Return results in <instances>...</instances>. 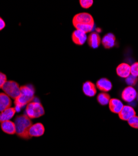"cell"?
Listing matches in <instances>:
<instances>
[{
  "instance_id": "6da1fadb",
  "label": "cell",
  "mask_w": 138,
  "mask_h": 156,
  "mask_svg": "<svg viewBox=\"0 0 138 156\" xmlns=\"http://www.w3.org/2000/svg\"><path fill=\"white\" fill-rule=\"evenodd\" d=\"M72 24L77 30L86 34L93 31L95 21L90 14L88 12H80L73 16Z\"/></svg>"
},
{
  "instance_id": "7a4b0ae2",
  "label": "cell",
  "mask_w": 138,
  "mask_h": 156,
  "mask_svg": "<svg viewBox=\"0 0 138 156\" xmlns=\"http://www.w3.org/2000/svg\"><path fill=\"white\" fill-rule=\"evenodd\" d=\"M15 124L16 134L18 137L24 140H29L32 138L29 135V129L32 125V121L26 114L16 116Z\"/></svg>"
},
{
  "instance_id": "3957f363",
  "label": "cell",
  "mask_w": 138,
  "mask_h": 156,
  "mask_svg": "<svg viewBox=\"0 0 138 156\" xmlns=\"http://www.w3.org/2000/svg\"><path fill=\"white\" fill-rule=\"evenodd\" d=\"M34 94L35 90L32 85L20 86V94L14 102L16 111H19L24 106L32 102L35 98Z\"/></svg>"
},
{
  "instance_id": "277c9868",
  "label": "cell",
  "mask_w": 138,
  "mask_h": 156,
  "mask_svg": "<svg viewBox=\"0 0 138 156\" xmlns=\"http://www.w3.org/2000/svg\"><path fill=\"white\" fill-rule=\"evenodd\" d=\"M25 112V114L31 119L39 118L45 114V110L42 104L40 102L36 101L29 103L26 107Z\"/></svg>"
},
{
  "instance_id": "5b68a950",
  "label": "cell",
  "mask_w": 138,
  "mask_h": 156,
  "mask_svg": "<svg viewBox=\"0 0 138 156\" xmlns=\"http://www.w3.org/2000/svg\"><path fill=\"white\" fill-rule=\"evenodd\" d=\"M3 92L10 98L15 100L20 94V86L15 81H8L2 88Z\"/></svg>"
},
{
  "instance_id": "8992f818",
  "label": "cell",
  "mask_w": 138,
  "mask_h": 156,
  "mask_svg": "<svg viewBox=\"0 0 138 156\" xmlns=\"http://www.w3.org/2000/svg\"><path fill=\"white\" fill-rule=\"evenodd\" d=\"M136 90L132 86H128L124 88L121 93L122 99L128 103H131L135 101L137 96Z\"/></svg>"
},
{
  "instance_id": "52a82bcc",
  "label": "cell",
  "mask_w": 138,
  "mask_h": 156,
  "mask_svg": "<svg viewBox=\"0 0 138 156\" xmlns=\"http://www.w3.org/2000/svg\"><path fill=\"white\" fill-rule=\"evenodd\" d=\"M87 37L86 33L77 30H75L72 34V41L75 44L79 46H82L85 44L87 41Z\"/></svg>"
},
{
  "instance_id": "ba28073f",
  "label": "cell",
  "mask_w": 138,
  "mask_h": 156,
  "mask_svg": "<svg viewBox=\"0 0 138 156\" xmlns=\"http://www.w3.org/2000/svg\"><path fill=\"white\" fill-rule=\"evenodd\" d=\"M119 118L123 121H128L132 117L136 115L134 109L131 106H124L121 112L118 114Z\"/></svg>"
},
{
  "instance_id": "9c48e42d",
  "label": "cell",
  "mask_w": 138,
  "mask_h": 156,
  "mask_svg": "<svg viewBox=\"0 0 138 156\" xmlns=\"http://www.w3.org/2000/svg\"><path fill=\"white\" fill-rule=\"evenodd\" d=\"M44 126L41 122H37L34 124H32L29 129V135L31 137H41L44 134Z\"/></svg>"
},
{
  "instance_id": "30bf717a",
  "label": "cell",
  "mask_w": 138,
  "mask_h": 156,
  "mask_svg": "<svg viewBox=\"0 0 138 156\" xmlns=\"http://www.w3.org/2000/svg\"><path fill=\"white\" fill-rule=\"evenodd\" d=\"M82 90L84 94L88 97H93L96 94V87L94 83L91 81H86L83 84Z\"/></svg>"
},
{
  "instance_id": "8fae6325",
  "label": "cell",
  "mask_w": 138,
  "mask_h": 156,
  "mask_svg": "<svg viewBox=\"0 0 138 156\" xmlns=\"http://www.w3.org/2000/svg\"><path fill=\"white\" fill-rule=\"evenodd\" d=\"M116 73L120 77L126 78L131 74V66L126 62L121 63L116 68Z\"/></svg>"
},
{
  "instance_id": "7c38bea8",
  "label": "cell",
  "mask_w": 138,
  "mask_h": 156,
  "mask_svg": "<svg viewBox=\"0 0 138 156\" xmlns=\"http://www.w3.org/2000/svg\"><path fill=\"white\" fill-rule=\"evenodd\" d=\"M87 42L88 44L92 48L96 49L99 46L100 43H102V40L98 33L96 32H92L87 37Z\"/></svg>"
},
{
  "instance_id": "4fadbf2b",
  "label": "cell",
  "mask_w": 138,
  "mask_h": 156,
  "mask_svg": "<svg viewBox=\"0 0 138 156\" xmlns=\"http://www.w3.org/2000/svg\"><path fill=\"white\" fill-rule=\"evenodd\" d=\"M112 86L111 82L106 78H101L97 81L96 84V88L103 93L109 91L112 89Z\"/></svg>"
},
{
  "instance_id": "5bb4252c",
  "label": "cell",
  "mask_w": 138,
  "mask_h": 156,
  "mask_svg": "<svg viewBox=\"0 0 138 156\" xmlns=\"http://www.w3.org/2000/svg\"><path fill=\"white\" fill-rule=\"evenodd\" d=\"M109 108L110 111L115 114H119L124 107L123 102L118 99H111L109 102Z\"/></svg>"
},
{
  "instance_id": "9a60e30c",
  "label": "cell",
  "mask_w": 138,
  "mask_h": 156,
  "mask_svg": "<svg viewBox=\"0 0 138 156\" xmlns=\"http://www.w3.org/2000/svg\"><path fill=\"white\" fill-rule=\"evenodd\" d=\"M102 43L106 49L113 48L116 43L115 36L112 33H108L103 36L102 40Z\"/></svg>"
},
{
  "instance_id": "2e32d148",
  "label": "cell",
  "mask_w": 138,
  "mask_h": 156,
  "mask_svg": "<svg viewBox=\"0 0 138 156\" xmlns=\"http://www.w3.org/2000/svg\"><path fill=\"white\" fill-rule=\"evenodd\" d=\"M16 109L15 108H9L0 112V123L10 121L15 115Z\"/></svg>"
},
{
  "instance_id": "e0dca14e",
  "label": "cell",
  "mask_w": 138,
  "mask_h": 156,
  "mask_svg": "<svg viewBox=\"0 0 138 156\" xmlns=\"http://www.w3.org/2000/svg\"><path fill=\"white\" fill-rule=\"evenodd\" d=\"M1 129L2 131L9 135L16 134V126L14 122L8 121L1 123Z\"/></svg>"
},
{
  "instance_id": "ac0fdd59",
  "label": "cell",
  "mask_w": 138,
  "mask_h": 156,
  "mask_svg": "<svg viewBox=\"0 0 138 156\" xmlns=\"http://www.w3.org/2000/svg\"><path fill=\"white\" fill-rule=\"evenodd\" d=\"M12 101L11 98L5 93H0V112L11 108Z\"/></svg>"
},
{
  "instance_id": "d6986e66",
  "label": "cell",
  "mask_w": 138,
  "mask_h": 156,
  "mask_svg": "<svg viewBox=\"0 0 138 156\" xmlns=\"http://www.w3.org/2000/svg\"><path fill=\"white\" fill-rule=\"evenodd\" d=\"M110 96L106 93H101L97 96V101L99 104L102 106L108 105L110 101Z\"/></svg>"
},
{
  "instance_id": "ffe728a7",
  "label": "cell",
  "mask_w": 138,
  "mask_h": 156,
  "mask_svg": "<svg viewBox=\"0 0 138 156\" xmlns=\"http://www.w3.org/2000/svg\"><path fill=\"white\" fill-rule=\"evenodd\" d=\"M125 81L126 83L128 85V86H133L137 84V77H135L131 74H130L128 77L125 78Z\"/></svg>"
},
{
  "instance_id": "44dd1931",
  "label": "cell",
  "mask_w": 138,
  "mask_h": 156,
  "mask_svg": "<svg viewBox=\"0 0 138 156\" xmlns=\"http://www.w3.org/2000/svg\"><path fill=\"white\" fill-rule=\"evenodd\" d=\"M128 124L133 128L138 129V116L134 115L128 121Z\"/></svg>"
},
{
  "instance_id": "7402d4cb",
  "label": "cell",
  "mask_w": 138,
  "mask_h": 156,
  "mask_svg": "<svg viewBox=\"0 0 138 156\" xmlns=\"http://www.w3.org/2000/svg\"><path fill=\"white\" fill-rule=\"evenodd\" d=\"M80 5L82 8L89 9L93 4V1L92 0H80Z\"/></svg>"
},
{
  "instance_id": "603a6c76",
  "label": "cell",
  "mask_w": 138,
  "mask_h": 156,
  "mask_svg": "<svg viewBox=\"0 0 138 156\" xmlns=\"http://www.w3.org/2000/svg\"><path fill=\"white\" fill-rule=\"evenodd\" d=\"M131 74L138 77V62H135L131 66Z\"/></svg>"
},
{
  "instance_id": "cb8c5ba5",
  "label": "cell",
  "mask_w": 138,
  "mask_h": 156,
  "mask_svg": "<svg viewBox=\"0 0 138 156\" xmlns=\"http://www.w3.org/2000/svg\"><path fill=\"white\" fill-rule=\"evenodd\" d=\"M8 81L7 76L5 74L0 72V89H2L5 83Z\"/></svg>"
},
{
  "instance_id": "d4e9b609",
  "label": "cell",
  "mask_w": 138,
  "mask_h": 156,
  "mask_svg": "<svg viewBox=\"0 0 138 156\" xmlns=\"http://www.w3.org/2000/svg\"><path fill=\"white\" fill-rule=\"evenodd\" d=\"M6 27V23L4 21V20L2 18L0 17V31H2Z\"/></svg>"
},
{
  "instance_id": "484cf974",
  "label": "cell",
  "mask_w": 138,
  "mask_h": 156,
  "mask_svg": "<svg viewBox=\"0 0 138 156\" xmlns=\"http://www.w3.org/2000/svg\"><path fill=\"white\" fill-rule=\"evenodd\" d=\"M136 99H137V101H138V93L137 94V96H136Z\"/></svg>"
}]
</instances>
